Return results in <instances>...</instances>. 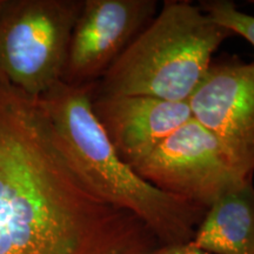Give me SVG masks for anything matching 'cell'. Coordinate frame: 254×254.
Here are the masks:
<instances>
[{"label":"cell","instance_id":"cell-2","mask_svg":"<svg viewBox=\"0 0 254 254\" xmlns=\"http://www.w3.org/2000/svg\"><path fill=\"white\" fill-rule=\"evenodd\" d=\"M93 87L60 80L38 98L68 165L95 196L135 215L161 245L190 241L206 209L155 189L119 157L92 109Z\"/></svg>","mask_w":254,"mask_h":254},{"label":"cell","instance_id":"cell-9","mask_svg":"<svg viewBox=\"0 0 254 254\" xmlns=\"http://www.w3.org/2000/svg\"><path fill=\"white\" fill-rule=\"evenodd\" d=\"M193 245L213 254H254V185L247 182L206 209Z\"/></svg>","mask_w":254,"mask_h":254},{"label":"cell","instance_id":"cell-10","mask_svg":"<svg viewBox=\"0 0 254 254\" xmlns=\"http://www.w3.org/2000/svg\"><path fill=\"white\" fill-rule=\"evenodd\" d=\"M199 7L214 23L225 27L232 34H238L254 47V17L241 12L231 0H202Z\"/></svg>","mask_w":254,"mask_h":254},{"label":"cell","instance_id":"cell-4","mask_svg":"<svg viewBox=\"0 0 254 254\" xmlns=\"http://www.w3.org/2000/svg\"><path fill=\"white\" fill-rule=\"evenodd\" d=\"M84 0H0V77L32 98L63 78Z\"/></svg>","mask_w":254,"mask_h":254},{"label":"cell","instance_id":"cell-8","mask_svg":"<svg viewBox=\"0 0 254 254\" xmlns=\"http://www.w3.org/2000/svg\"><path fill=\"white\" fill-rule=\"evenodd\" d=\"M92 109L114 150L132 168L193 118L189 101H167L144 95L93 93Z\"/></svg>","mask_w":254,"mask_h":254},{"label":"cell","instance_id":"cell-5","mask_svg":"<svg viewBox=\"0 0 254 254\" xmlns=\"http://www.w3.org/2000/svg\"><path fill=\"white\" fill-rule=\"evenodd\" d=\"M142 179L167 194L207 209L247 182L206 127L190 119L134 168Z\"/></svg>","mask_w":254,"mask_h":254},{"label":"cell","instance_id":"cell-6","mask_svg":"<svg viewBox=\"0 0 254 254\" xmlns=\"http://www.w3.org/2000/svg\"><path fill=\"white\" fill-rule=\"evenodd\" d=\"M193 119L218 139L244 179L254 174V62L212 63L189 99Z\"/></svg>","mask_w":254,"mask_h":254},{"label":"cell","instance_id":"cell-1","mask_svg":"<svg viewBox=\"0 0 254 254\" xmlns=\"http://www.w3.org/2000/svg\"><path fill=\"white\" fill-rule=\"evenodd\" d=\"M141 220L95 196L38 100L0 77V254H150Z\"/></svg>","mask_w":254,"mask_h":254},{"label":"cell","instance_id":"cell-7","mask_svg":"<svg viewBox=\"0 0 254 254\" xmlns=\"http://www.w3.org/2000/svg\"><path fill=\"white\" fill-rule=\"evenodd\" d=\"M158 13L155 0H84L62 81L95 84Z\"/></svg>","mask_w":254,"mask_h":254},{"label":"cell","instance_id":"cell-3","mask_svg":"<svg viewBox=\"0 0 254 254\" xmlns=\"http://www.w3.org/2000/svg\"><path fill=\"white\" fill-rule=\"evenodd\" d=\"M233 36L190 1L167 0L94 84L100 95L189 101L221 44Z\"/></svg>","mask_w":254,"mask_h":254},{"label":"cell","instance_id":"cell-11","mask_svg":"<svg viewBox=\"0 0 254 254\" xmlns=\"http://www.w3.org/2000/svg\"><path fill=\"white\" fill-rule=\"evenodd\" d=\"M150 254H213L207 251L199 249L190 241L182 244H171V245H160Z\"/></svg>","mask_w":254,"mask_h":254}]
</instances>
